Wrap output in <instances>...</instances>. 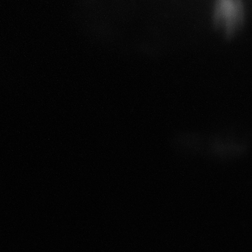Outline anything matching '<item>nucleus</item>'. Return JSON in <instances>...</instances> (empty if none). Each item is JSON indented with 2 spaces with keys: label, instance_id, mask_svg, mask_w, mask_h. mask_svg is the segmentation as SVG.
<instances>
[{
  "label": "nucleus",
  "instance_id": "nucleus-1",
  "mask_svg": "<svg viewBox=\"0 0 252 252\" xmlns=\"http://www.w3.org/2000/svg\"><path fill=\"white\" fill-rule=\"evenodd\" d=\"M244 7L242 0H216L213 21L225 34H234L243 23Z\"/></svg>",
  "mask_w": 252,
  "mask_h": 252
}]
</instances>
